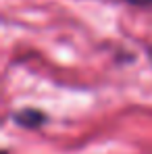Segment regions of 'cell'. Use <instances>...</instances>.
Masks as SVG:
<instances>
[{"label": "cell", "instance_id": "cell-1", "mask_svg": "<svg viewBox=\"0 0 152 154\" xmlns=\"http://www.w3.org/2000/svg\"><path fill=\"white\" fill-rule=\"evenodd\" d=\"M13 119H15L17 125L27 127V129H36V127H40V125H44L48 121L46 112H42L38 108H21L19 112L13 115Z\"/></svg>", "mask_w": 152, "mask_h": 154}, {"label": "cell", "instance_id": "cell-2", "mask_svg": "<svg viewBox=\"0 0 152 154\" xmlns=\"http://www.w3.org/2000/svg\"><path fill=\"white\" fill-rule=\"evenodd\" d=\"M125 2L135 4V6H148V4H152V0H125Z\"/></svg>", "mask_w": 152, "mask_h": 154}]
</instances>
